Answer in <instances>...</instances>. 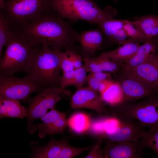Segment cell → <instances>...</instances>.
Segmentation results:
<instances>
[{"instance_id": "6da1fadb", "label": "cell", "mask_w": 158, "mask_h": 158, "mask_svg": "<svg viewBox=\"0 0 158 158\" xmlns=\"http://www.w3.org/2000/svg\"><path fill=\"white\" fill-rule=\"evenodd\" d=\"M51 10L14 32L32 44H45L55 50H71L77 53L80 33L71 24Z\"/></svg>"}, {"instance_id": "7a4b0ae2", "label": "cell", "mask_w": 158, "mask_h": 158, "mask_svg": "<svg viewBox=\"0 0 158 158\" xmlns=\"http://www.w3.org/2000/svg\"><path fill=\"white\" fill-rule=\"evenodd\" d=\"M51 9L63 19L82 20L97 25L113 19L117 14L111 6L102 9L92 0H52Z\"/></svg>"}, {"instance_id": "3957f363", "label": "cell", "mask_w": 158, "mask_h": 158, "mask_svg": "<svg viewBox=\"0 0 158 158\" xmlns=\"http://www.w3.org/2000/svg\"><path fill=\"white\" fill-rule=\"evenodd\" d=\"M40 45H33L15 34L5 46L0 60V75L12 76L20 72L31 74L33 58Z\"/></svg>"}, {"instance_id": "277c9868", "label": "cell", "mask_w": 158, "mask_h": 158, "mask_svg": "<svg viewBox=\"0 0 158 158\" xmlns=\"http://www.w3.org/2000/svg\"><path fill=\"white\" fill-rule=\"evenodd\" d=\"M52 0H7L1 13L14 32L51 10Z\"/></svg>"}, {"instance_id": "5b68a950", "label": "cell", "mask_w": 158, "mask_h": 158, "mask_svg": "<svg viewBox=\"0 0 158 158\" xmlns=\"http://www.w3.org/2000/svg\"><path fill=\"white\" fill-rule=\"evenodd\" d=\"M32 70L31 74L45 87H60L62 70L57 50L47 44L40 45L34 56Z\"/></svg>"}, {"instance_id": "8992f818", "label": "cell", "mask_w": 158, "mask_h": 158, "mask_svg": "<svg viewBox=\"0 0 158 158\" xmlns=\"http://www.w3.org/2000/svg\"><path fill=\"white\" fill-rule=\"evenodd\" d=\"M112 112L114 116L135 120L145 127H158V92L139 103L113 106Z\"/></svg>"}, {"instance_id": "52a82bcc", "label": "cell", "mask_w": 158, "mask_h": 158, "mask_svg": "<svg viewBox=\"0 0 158 158\" xmlns=\"http://www.w3.org/2000/svg\"><path fill=\"white\" fill-rule=\"evenodd\" d=\"M46 87L32 74L23 78L0 75V97L28 102L31 94Z\"/></svg>"}, {"instance_id": "ba28073f", "label": "cell", "mask_w": 158, "mask_h": 158, "mask_svg": "<svg viewBox=\"0 0 158 158\" xmlns=\"http://www.w3.org/2000/svg\"><path fill=\"white\" fill-rule=\"evenodd\" d=\"M70 94L69 91L60 87H47L38 92L33 97L30 98L28 102L29 105L26 116L28 119V131L30 133L35 131L32 122L42 118L48 109L54 108L61 99V95Z\"/></svg>"}, {"instance_id": "9c48e42d", "label": "cell", "mask_w": 158, "mask_h": 158, "mask_svg": "<svg viewBox=\"0 0 158 158\" xmlns=\"http://www.w3.org/2000/svg\"><path fill=\"white\" fill-rule=\"evenodd\" d=\"M117 117L120 121L118 126L113 130L105 132L101 135L103 140L105 139L108 140V142L140 140L145 131V127L135 120Z\"/></svg>"}, {"instance_id": "30bf717a", "label": "cell", "mask_w": 158, "mask_h": 158, "mask_svg": "<svg viewBox=\"0 0 158 158\" xmlns=\"http://www.w3.org/2000/svg\"><path fill=\"white\" fill-rule=\"evenodd\" d=\"M143 148L140 140L107 142L102 152L105 158H141Z\"/></svg>"}, {"instance_id": "8fae6325", "label": "cell", "mask_w": 158, "mask_h": 158, "mask_svg": "<svg viewBox=\"0 0 158 158\" xmlns=\"http://www.w3.org/2000/svg\"><path fill=\"white\" fill-rule=\"evenodd\" d=\"M76 89L71 98L70 104L72 108L88 109L100 113L106 111L103 101L97 92L88 87H82Z\"/></svg>"}, {"instance_id": "7c38bea8", "label": "cell", "mask_w": 158, "mask_h": 158, "mask_svg": "<svg viewBox=\"0 0 158 158\" xmlns=\"http://www.w3.org/2000/svg\"><path fill=\"white\" fill-rule=\"evenodd\" d=\"M118 83L123 96V103H130L147 97L157 92L144 82L133 76L123 77Z\"/></svg>"}, {"instance_id": "4fadbf2b", "label": "cell", "mask_w": 158, "mask_h": 158, "mask_svg": "<svg viewBox=\"0 0 158 158\" xmlns=\"http://www.w3.org/2000/svg\"><path fill=\"white\" fill-rule=\"evenodd\" d=\"M122 74L123 77L139 78L158 92V53L145 63L123 72Z\"/></svg>"}, {"instance_id": "5bb4252c", "label": "cell", "mask_w": 158, "mask_h": 158, "mask_svg": "<svg viewBox=\"0 0 158 158\" xmlns=\"http://www.w3.org/2000/svg\"><path fill=\"white\" fill-rule=\"evenodd\" d=\"M67 113L59 112L55 109L51 110L40 118L42 123L38 125V136L41 138L47 135L62 133L67 124Z\"/></svg>"}, {"instance_id": "9a60e30c", "label": "cell", "mask_w": 158, "mask_h": 158, "mask_svg": "<svg viewBox=\"0 0 158 158\" xmlns=\"http://www.w3.org/2000/svg\"><path fill=\"white\" fill-rule=\"evenodd\" d=\"M81 54L85 57H91L100 49L104 40L99 28L83 31L80 33Z\"/></svg>"}, {"instance_id": "2e32d148", "label": "cell", "mask_w": 158, "mask_h": 158, "mask_svg": "<svg viewBox=\"0 0 158 158\" xmlns=\"http://www.w3.org/2000/svg\"><path fill=\"white\" fill-rule=\"evenodd\" d=\"M158 43L147 41L140 46L134 55L121 67L123 72L130 70L147 61L156 54Z\"/></svg>"}, {"instance_id": "e0dca14e", "label": "cell", "mask_w": 158, "mask_h": 158, "mask_svg": "<svg viewBox=\"0 0 158 158\" xmlns=\"http://www.w3.org/2000/svg\"><path fill=\"white\" fill-rule=\"evenodd\" d=\"M133 22L148 41L158 43V16L148 15Z\"/></svg>"}, {"instance_id": "ac0fdd59", "label": "cell", "mask_w": 158, "mask_h": 158, "mask_svg": "<svg viewBox=\"0 0 158 158\" xmlns=\"http://www.w3.org/2000/svg\"><path fill=\"white\" fill-rule=\"evenodd\" d=\"M140 46L139 42H128L114 50L103 52L100 54L122 66L134 55Z\"/></svg>"}, {"instance_id": "d6986e66", "label": "cell", "mask_w": 158, "mask_h": 158, "mask_svg": "<svg viewBox=\"0 0 158 158\" xmlns=\"http://www.w3.org/2000/svg\"><path fill=\"white\" fill-rule=\"evenodd\" d=\"M27 109L18 100L0 97V117L23 118L26 117Z\"/></svg>"}, {"instance_id": "ffe728a7", "label": "cell", "mask_w": 158, "mask_h": 158, "mask_svg": "<svg viewBox=\"0 0 158 158\" xmlns=\"http://www.w3.org/2000/svg\"><path fill=\"white\" fill-rule=\"evenodd\" d=\"M66 140L51 138L45 145L34 150L32 157L36 158H58L61 148Z\"/></svg>"}, {"instance_id": "44dd1931", "label": "cell", "mask_w": 158, "mask_h": 158, "mask_svg": "<svg viewBox=\"0 0 158 158\" xmlns=\"http://www.w3.org/2000/svg\"><path fill=\"white\" fill-rule=\"evenodd\" d=\"M103 101L112 106L120 105L124 102V96L118 82H114L100 95Z\"/></svg>"}, {"instance_id": "7402d4cb", "label": "cell", "mask_w": 158, "mask_h": 158, "mask_svg": "<svg viewBox=\"0 0 158 158\" xmlns=\"http://www.w3.org/2000/svg\"><path fill=\"white\" fill-rule=\"evenodd\" d=\"M67 124L74 132L81 133L90 128L91 123L87 115L83 113H77L72 115L68 119Z\"/></svg>"}, {"instance_id": "603a6c76", "label": "cell", "mask_w": 158, "mask_h": 158, "mask_svg": "<svg viewBox=\"0 0 158 158\" xmlns=\"http://www.w3.org/2000/svg\"><path fill=\"white\" fill-rule=\"evenodd\" d=\"M126 20L110 19L98 25L103 34L104 40L109 42L112 36L118 30L123 28Z\"/></svg>"}, {"instance_id": "cb8c5ba5", "label": "cell", "mask_w": 158, "mask_h": 158, "mask_svg": "<svg viewBox=\"0 0 158 158\" xmlns=\"http://www.w3.org/2000/svg\"><path fill=\"white\" fill-rule=\"evenodd\" d=\"M7 19L0 12V60L3 56V49L14 36Z\"/></svg>"}, {"instance_id": "d4e9b609", "label": "cell", "mask_w": 158, "mask_h": 158, "mask_svg": "<svg viewBox=\"0 0 158 158\" xmlns=\"http://www.w3.org/2000/svg\"><path fill=\"white\" fill-rule=\"evenodd\" d=\"M149 128L148 131H145L140 142L144 148L152 149L158 157V127Z\"/></svg>"}, {"instance_id": "484cf974", "label": "cell", "mask_w": 158, "mask_h": 158, "mask_svg": "<svg viewBox=\"0 0 158 158\" xmlns=\"http://www.w3.org/2000/svg\"><path fill=\"white\" fill-rule=\"evenodd\" d=\"M83 148H75L68 145L66 141L61 150L58 158H71L80 154L83 152L91 149L96 144Z\"/></svg>"}, {"instance_id": "4316f807", "label": "cell", "mask_w": 158, "mask_h": 158, "mask_svg": "<svg viewBox=\"0 0 158 158\" xmlns=\"http://www.w3.org/2000/svg\"><path fill=\"white\" fill-rule=\"evenodd\" d=\"M103 71L115 73L119 70L122 65L111 60L101 54L96 57Z\"/></svg>"}, {"instance_id": "83f0119b", "label": "cell", "mask_w": 158, "mask_h": 158, "mask_svg": "<svg viewBox=\"0 0 158 158\" xmlns=\"http://www.w3.org/2000/svg\"><path fill=\"white\" fill-rule=\"evenodd\" d=\"M87 72L83 66L75 69L73 80L71 85L74 86L76 89L83 87L87 81Z\"/></svg>"}, {"instance_id": "f1b7e54d", "label": "cell", "mask_w": 158, "mask_h": 158, "mask_svg": "<svg viewBox=\"0 0 158 158\" xmlns=\"http://www.w3.org/2000/svg\"><path fill=\"white\" fill-rule=\"evenodd\" d=\"M59 58V63L63 72L75 70L73 65L66 51L57 50Z\"/></svg>"}, {"instance_id": "f546056e", "label": "cell", "mask_w": 158, "mask_h": 158, "mask_svg": "<svg viewBox=\"0 0 158 158\" xmlns=\"http://www.w3.org/2000/svg\"><path fill=\"white\" fill-rule=\"evenodd\" d=\"M83 60L84 64L83 66L87 72L95 73L104 72L96 58L85 57Z\"/></svg>"}, {"instance_id": "4dcf8cb0", "label": "cell", "mask_w": 158, "mask_h": 158, "mask_svg": "<svg viewBox=\"0 0 158 158\" xmlns=\"http://www.w3.org/2000/svg\"><path fill=\"white\" fill-rule=\"evenodd\" d=\"M125 32L128 37L133 42H139L148 41L145 36L135 27L134 24Z\"/></svg>"}, {"instance_id": "1f68e13d", "label": "cell", "mask_w": 158, "mask_h": 158, "mask_svg": "<svg viewBox=\"0 0 158 158\" xmlns=\"http://www.w3.org/2000/svg\"><path fill=\"white\" fill-rule=\"evenodd\" d=\"M108 117H103L91 123L90 128L91 131L94 133L101 136L105 133L104 123L105 121Z\"/></svg>"}, {"instance_id": "d6a6232c", "label": "cell", "mask_w": 158, "mask_h": 158, "mask_svg": "<svg viewBox=\"0 0 158 158\" xmlns=\"http://www.w3.org/2000/svg\"><path fill=\"white\" fill-rule=\"evenodd\" d=\"M74 73L73 70L63 72L60 80V87L62 89L72 85L73 81Z\"/></svg>"}, {"instance_id": "836d02e7", "label": "cell", "mask_w": 158, "mask_h": 158, "mask_svg": "<svg viewBox=\"0 0 158 158\" xmlns=\"http://www.w3.org/2000/svg\"><path fill=\"white\" fill-rule=\"evenodd\" d=\"M103 140L102 136H100L96 144L91 149V150L85 158H104L102 151L101 150L100 146Z\"/></svg>"}, {"instance_id": "e575fe53", "label": "cell", "mask_w": 158, "mask_h": 158, "mask_svg": "<svg viewBox=\"0 0 158 158\" xmlns=\"http://www.w3.org/2000/svg\"><path fill=\"white\" fill-rule=\"evenodd\" d=\"M73 65L75 69L80 68L83 66L82 64L83 59L81 56L71 50H66Z\"/></svg>"}, {"instance_id": "d590c367", "label": "cell", "mask_w": 158, "mask_h": 158, "mask_svg": "<svg viewBox=\"0 0 158 158\" xmlns=\"http://www.w3.org/2000/svg\"><path fill=\"white\" fill-rule=\"evenodd\" d=\"M88 87L92 90L98 91L99 85L101 81L95 78L90 73L87 76Z\"/></svg>"}, {"instance_id": "8d00e7d4", "label": "cell", "mask_w": 158, "mask_h": 158, "mask_svg": "<svg viewBox=\"0 0 158 158\" xmlns=\"http://www.w3.org/2000/svg\"><path fill=\"white\" fill-rule=\"evenodd\" d=\"M91 73L95 78L101 82L106 80H111L110 73L109 72L104 71Z\"/></svg>"}, {"instance_id": "74e56055", "label": "cell", "mask_w": 158, "mask_h": 158, "mask_svg": "<svg viewBox=\"0 0 158 158\" xmlns=\"http://www.w3.org/2000/svg\"><path fill=\"white\" fill-rule=\"evenodd\" d=\"M114 82L111 80H106L101 82L98 89V91L100 95L105 92Z\"/></svg>"}, {"instance_id": "f35d334b", "label": "cell", "mask_w": 158, "mask_h": 158, "mask_svg": "<svg viewBox=\"0 0 158 158\" xmlns=\"http://www.w3.org/2000/svg\"><path fill=\"white\" fill-rule=\"evenodd\" d=\"M5 1L4 0H0V10L3 9L5 7Z\"/></svg>"}]
</instances>
